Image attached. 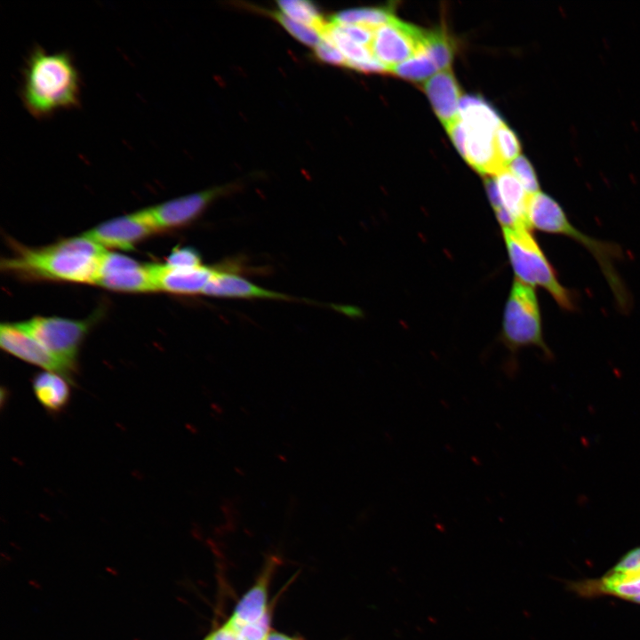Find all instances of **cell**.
<instances>
[{
    "label": "cell",
    "instance_id": "1",
    "mask_svg": "<svg viewBox=\"0 0 640 640\" xmlns=\"http://www.w3.org/2000/svg\"><path fill=\"white\" fill-rule=\"evenodd\" d=\"M22 77L21 101L35 118L79 106L81 79L68 52L50 53L35 47L26 60Z\"/></svg>",
    "mask_w": 640,
    "mask_h": 640
},
{
    "label": "cell",
    "instance_id": "2",
    "mask_svg": "<svg viewBox=\"0 0 640 640\" xmlns=\"http://www.w3.org/2000/svg\"><path fill=\"white\" fill-rule=\"evenodd\" d=\"M106 249L84 235L37 249H22L2 263L6 270L42 278L96 284Z\"/></svg>",
    "mask_w": 640,
    "mask_h": 640
},
{
    "label": "cell",
    "instance_id": "3",
    "mask_svg": "<svg viewBox=\"0 0 640 640\" xmlns=\"http://www.w3.org/2000/svg\"><path fill=\"white\" fill-rule=\"evenodd\" d=\"M526 216L531 229L565 236L585 246L597 261L620 308L623 310L629 308L628 292L614 266L615 260L622 256L617 244L582 233L571 223L561 205L541 191L530 196Z\"/></svg>",
    "mask_w": 640,
    "mask_h": 640
},
{
    "label": "cell",
    "instance_id": "4",
    "mask_svg": "<svg viewBox=\"0 0 640 640\" xmlns=\"http://www.w3.org/2000/svg\"><path fill=\"white\" fill-rule=\"evenodd\" d=\"M502 233L516 279L532 287H542L561 308L574 310L572 292L560 283L531 229L525 227L502 228Z\"/></svg>",
    "mask_w": 640,
    "mask_h": 640
},
{
    "label": "cell",
    "instance_id": "5",
    "mask_svg": "<svg viewBox=\"0 0 640 640\" xmlns=\"http://www.w3.org/2000/svg\"><path fill=\"white\" fill-rule=\"evenodd\" d=\"M501 340L512 355L509 366L512 356L525 347H537L547 358L553 356L544 340L540 308L535 289L516 279L505 304Z\"/></svg>",
    "mask_w": 640,
    "mask_h": 640
},
{
    "label": "cell",
    "instance_id": "6",
    "mask_svg": "<svg viewBox=\"0 0 640 640\" xmlns=\"http://www.w3.org/2000/svg\"><path fill=\"white\" fill-rule=\"evenodd\" d=\"M17 325L39 341L69 372L90 321L36 316Z\"/></svg>",
    "mask_w": 640,
    "mask_h": 640
},
{
    "label": "cell",
    "instance_id": "7",
    "mask_svg": "<svg viewBox=\"0 0 640 640\" xmlns=\"http://www.w3.org/2000/svg\"><path fill=\"white\" fill-rule=\"evenodd\" d=\"M425 29L395 17L374 29L371 51L389 70L396 65L424 52Z\"/></svg>",
    "mask_w": 640,
    "mask_h": 640
},
{
    "label": "cell",
    "instance_id": "8",
    "mask_svg": "<svg viewBox=\"0 0 640 640\" xmlns=\"http://www.w3.org/2000/svg\"><path fill=\"white\" fill-rule=\"evenodd\" d=\"M235 187L228 184L211 188L144 210L156 230L180 227L196 219L215 199L233 191Z\"/></svg>",
    "mask_w": 640,
    "mask_h": 640
},
{
    "label": "cell",
    "instance_id": "9",
    "mask_svg": "<svg viewBox=\"0 0 640 640\" xmlns=\"http://www.w3.org/2000/svg\"><path fill=\"white\" fill-rule=\"evenodd\" d=\"M95 284L119 292L156 291L150 264L141 265L127 256L109 252L101 259Z\"/></svg>",
    "mask_w": 640,
    "mask_h": 640
},
{
    "label": "cell",
    "instance_id": "10",
    "mask_svg": "<svg viewBox=\"0 0 640 640\" xmlns=\"http://www.w3.org/2000/svg\"><path fill=\"white\" fill-rule=\"evenodd\" d=\"M155 231L145 210H141L101 223L84 236L105 249L132 250L135 244Z\"/></svg>",
    "mask_w": 640,
    "mask_h": 640
},
{
    "label": "cell",
    "instance_id": "11",
    "mask_svg": "<svg viewBox=\"0 0 640 640\" xmlns=\"http://www.w3.org/2000/svg\"><path fill=\"white\" fill-rule=\"evenodd\" d=\"M0 345L6 352L47 372L61 375L70 372L39 341L20 328L17 324H1Z\"/></svg>",
    "mask_w": 640,
    "mask_h": 640
},
{
    "label": "cell",
    "instance_id": "12",
    "mask_svg": "<svg viewBox=\"0 0 640 640\" xmlns=\"http://www.w3.org/2000/svg\"><path fill=\"white\" fill-rule=\"evenodd\" d=\"M156 291L176 294L202 293L220 267L202 265L189 268H176L165 264H150Z\"/></svg>",
    "mask_w": 640,
    "mask_h": 640
},
{
    "label": "cell",
    "instance_id": "13",
    "mask_svg": "<svg viewBox=\"0 0 640 640\" xmlns=\"http://www.w3.org/2000/svg\"><path fill=\"white\" fill-rule=\"evenodd\" d=\"M424 90L444 127L459 116L461 92L451 68L440 70L424 83Z\"/></svg>",
    "mask_w": 640,
    "mask_h": 640
},
{
    "label": "cell",
    "instance_id": "14",
    "mask_svg": "<svg viewBox=\"0 0 640 640\" xmlns=\"http://www.w3.org/2000/svg\"><path fill=\"white\" fill-rule=\"evenodd\" d=\"M465 128L467 143L464 158L476 172L489 177L496 176L508 169L497 155L494 130L466 126Z\"/></svg>",
    "mask_w": 640,
    "mask_h": 640
},
{
    "label": "cell",
    "instance_id": "15",
    "mask_svg": "<svg viewBox=\"0 0 640 640\" xmlns=\"http://www.w3.org/2000/svg\"><path fill=\"white\" fill-rule=\"evenodd\" d=\"M494 178L499 191L500 209L505 210L512 217L517 227H525L531 229L526 216L531 196L508 169Z\"/></svg>",
    "mask_w": 640,
    "mask_h": 640
},
{
    "label": "cell",
    "instance_id": "16",
    "mask_svg": "<svg viewBox=\"0 0 640 640\" xmlns=\"http://www.w3.org/2000/svg\"><path fill=\"white\" fill-rule=\"evenodd\" d=\"M33 388L41 404L51 412L60 411L69 400V386L62 375L56 372H44L36 375Z\"/></svg>",
    "mask_w": 640,
    "mask_h": 640
},
{
    "label": "cell",
    "instance_id": "17",
    "mask_svg": "<svg viewBox=\"0 0 640 640\" xmlns=\"http://www.w3.org/2000/svg\"><path fill=\"white\" fill-rule=\"evenodd\" d=\"M267 576L261 577L242 597L227 622L243 625L259 621L267 613Z\"/></svg>",
    "mask_w": 640,
    "mask_h": 640
},
{
    "label": "cell",
    "instance_id": "18",
    "mask_svg": "<svg viewBox=\"0 0 640 640\" xmlns=\"http://www.w3.org/2000/svg\"><path fill=\"white\" fill-rule=\"evenodd\" d=\"M459 116L467 127L496 130L503 122L495 109L483 98L464 95L459 105Z\"/></svg>",
    "mask_w": 640,
    "mask_h": 640
},
{
    "label": "cell",
    "instance_id": "19",
    "mask_svg": "<svg viewBox=\"0 0 640 640\" xmlns=\"http://www.w3.org/2000/svg\"><path fill=\"white\" fill-rule=\"evenodd\" d=\"M392 6L350 8L334 14L331 21L337 24H353L372 29L389 22L396 15Z\"/></svg>",
    "mask_w": 640,
    "mask_h": 640
},
{
    "label": "cell",
    "instance_id": "20",
    "mask_svg": "<svg viewBox=\"0 0 640 640\" xmlns=\"http://www.w3.org/2000/svg\"><path fill=\"white\" fill-rule=\"evenodd\" d=\"M424 52L434 61L438 70L451 68L454 47L446 32L441 28L425 30Z\"/></svg>",
    "mask_w": 640,
    "mask_h": 640
},
{
    "label": "cell",
    "instance_id": "21",
    "mask_svg": "<svg viewBox=\"0 0 640 640\" xmlns=\"http://www.w3.org/2000/svg\"><path fill=\"white\" fill-rule=\"evenodd\" d=\"M278 9L290 19L316 29L320 35L328 21L320 13L317 7L305 0H282L276 2Z\"/></svg>",
    "mask_w": 640,
    "mask_h": 640
},
{
    "label": "cell",
    "instance_id": "22",
    "mask_svg": "<svg viewBox=\"0 0 640 640\" xmlns=\"http://www.w3.org/2000/svg\"><path fill=\"white\" fill-rule=\"evenodd\" d=\"M437 70L430 57L425 52H421L396 65L389 73L412 82H421L427 81Z\"/></svg>",
    "mask_w": 640,
    "mask_h": 640
},
{
    "label": "cell",
    "instance_id": "23",
    "mask_svg": "<svg viewBox=\"0 0 640 640\" xmlns=\"http://www.w3.org/2000/svg\"><path fill=\"white\" fill-rule=\"evenodd\" d=\"M604 593L634 600L640 596V572L626 573L612 571L598 583Z\"/></svg>",
    "mask_w": 640,
    "mask_h": 640
},
{
    "label": "cell",
    "instance_id": "24",
    "mask_svg": "<svg viewBox=\"0 0 640 640\" xmlns=\"http://www.w3.org/2000/svg\"><path fill=\"white\" fill-rule=\"evenodd\" d=\"M497 155L505 166L520 156V143L516 133L502 122L494 133Z\"/></svg>",
    "mask_w": 640,
    "mask_h": 640
},
{
    "label": "cell",
    "instance_id": "25",
    "mask_svg": "<svg viewBox=\"0 0 640 640\" xmlns=\"http://www.w3.org/2000/svg\"><path fill=\"white\" fill-rule=\"evenodd\" d=\"M270 14L292 36L303 44L315 48L321 41L322 36L316 29L290 19L280 11L271 12Z\"/></svg>",
    "mask_w": 640,
    "mask_h": 640
},
{
    "label": "cell",
    "instance_id": "26",
    "mask_svg": "<svg viewBox=\"0 0 640 640\" xmlns=\"http://www.w3.org/2000/svg\"><path fill=\"white\" fill-rule=\"evenodd\" d=\"M508 171L519 180L528 195L540 191L539 181L534 169L524 156H518L508 166Z\"/></svg>",
    "mask_w": 640,
    "mask_h": 640
},
{
    "label": "cell",
    "instance_id": "27",
    "mask_svg": "<svg viewBox=\"0 0 640 640\" xmlns=\"http://www.w3.org/2000/svg\"><path fill=\"white\" fill-rule=\"evenodd\" d=\"M225 626L236 632L244 640H265L268 635L269 617L267 612L255 623L231 625L227 622Z\"/></svg>",
    "mask_w": 640,
    "mask_h": 640
},
{
    "label": "cell",
    "instance_id": "28",
    "mask_svg": "<svg viewBox=\"0 0 640 640\" xmlns=\"http://www.w3.org/2000/svg\"><path fill=\"white\" fill-rule=\"evenodd\" d=\"M164 264L176 268H189L203 265L199 253L190 247L174 249Z\"/></svg>",
    "mask_w": 640,
    "mask_h": 640
},
{
    "label": "cell",
    "instance_id": "29",
    "mask_svg": "<svg viewBox=\"0 0 640 640\" xmlns=\"http://www.w3.org/2000/svg\"><path fill=\"white\" fill-rule=\"evenodd\" d=\"M314 55L320 61L327 64L340 67L347 66V60L344 55L334 44L326 38L322 37L321 41L314 48Z\"/></svg>",
    "mask_w": 640,
    "mask_h": 640
},
{
    "label": "cell",
    "instance_id": "30",
    "mask_svg": "<svg viewBox=\"0 0 640 640\" xmlns=\"http://www.w3.org/2000/svg\"><path fill=\"white\" fill-rule=\"evenodd\" d=\"M332 23L339 28L340 31L354 42L369 48L371 47L374 29L360 25Z\"/></svg>",
    "mask_w": 640,
    "mask_h": 640
},
{
    "label": "cell",
    "instance_id": "31",
    "mask_svg": "<svg viewBox=\"0 0 640 640\" xmlns=\"http://www.w3.org/2000/svg\"><path fill=\"white\" fill-rule=\"evenodd\" d=\"M445 128L457 150L463 157H465L467 131L460 116H458Z\"/></svg>",
    "mask_w": 640,
    "mask_h": 640
},
{
    "label": "cell",
    "instance_id": "32",
    "mask_svg": "<svg viewBox=\"0 0 640 640\" xmlns=\"http://www.w3.org/2000/svg\"><path fill=\"white\" fill-rule=\"evenodd\" d=\"M205 640H241V637L224 625L208 636Z\"/></svg>",
    "mask_w": 640,
    "mask_h": 640
},
{
    "label": "cell",
    "instance_id": "33",
    "mask_svg": "<svg viewBox=\"0 0 640 640\" xmlns=\"http://www.w3.org/2000/svg\"><path fill=\"white\" fill-rule=\"evenodd\" d=\"M265 640H295L278 632H269Z\"/></svg>",
    "mask_w": 640,
    "mask_h": 640
},
{
    "label": "cell",
    "instance_id": "34",
    "mask_svg": "<svg viewBox=\"0 0 640 640\" xmlns=\"http://www.w3.org/2000/svg\"><path fill=\"white\" fill-rule=\"evenodd\" d=\"M634 601H636V602H637V603H640V596H636V597L634 599Z\"/></svg>",
    "mask_w": 640,
    "mask_h": 640
},
{
    "label": "cell",
    "instance_id": "35",
    "mask_svg": "<svg viewBox=\"0 0 640 640\" xmlns=\"http://www.w3.org/2000/svg\"><path fill=\"white\" fill-rule=\"evenodd\" d=\"M640 557V547L636 548Z\"/></svg>",
    "mask_w": 640,
    "mask_h": 640
}]
</instances>
